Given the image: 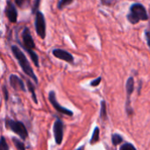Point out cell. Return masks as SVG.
<instances>
[{"label":"cell","mask_w":150,"mask_h":150,"mask_svg":"<svg viewBox=\"0 0 150 150\" xmlns=\"http://www.w3.org/2000/svg\"><path fill=\"white\" fill-rule=\"evenodd\" d=\"M0 150H9V146L5 137H1L0 139Z\"/></svg>","instance_id":"obj_19"},{"label":"cell","mask_w":150,"mask_h":150,"mask_svg":"<svg viewBox=\"0 0 150 150\" xmlns=\"http://www.w3.org/2000/svg\"><path fill=\"white\" fill-rule=\"evenodd\" d=\"M9 81H10V85L12 86V88L13 89L21 90V91H26L23 81L19 76H17V75L12 74L9 78Z\"/></svg>","instance_id":"obj_10"},{"label":"cell","mask_w":150,"mask_h":150,"mask_svg":"<svg viewBox=\"0 0 150 150\" xmlns=\"http://www.w3.org/2000/svg\"><path fill=\"white\" fill-rule=\"evenodd\" d=\"M145 35H146V39L147 45H148V47L150 48V32L146 30V31L145 32Z\"/></svg>","instance_id":"obj_24"},{"label":"cell","mask_w":150,"mask_h":150,"mask_svg":"<svg viewBox=\"0 0 150 150\" xmlns=\"http://www.w3.org/2000/svg\"><path fill=\"white\" fill-rule=\"evenodd\" d=\"M102 5L103 6H112V4L114 3V0H100Z\"/></svg>","instance_id":"obj_22"},{"label":"cell","mask_w":150,"mask_h":150,"mask_svg":"<svg viewBox=\"0 0 150 150\" xmlns=\"http://www.w3.org/2000/svg\"><path fill=\"white\" fill-rule=\"evenodd\" d=\"M100 117L103 119H105L107 117V111H106V103L105 101L101 102V111H100Z\"/></svg>","instance_id":"obj_16"},{"label":"cell","mask_w":150,"mask_h":150,"mask_svg":"<svg viewBox=\"0 0 150 150\" xmlns=\"http://www.w3.org/2000/svg\"><path fill=\"white\" fill-rule=\"evenodd\" d=\"M49 100L50 102V103L52 104V106L55 108L56 110H57L58 112L62 113V114H64V115H67V116H72L73 115V112L63 106H61L58 103H57V100L56 98V94L54 91H50V94H49Z\"/></svg>","instance_id":"obj_7"},{"label":"cell","mask_w":150,"mask_h":150,"mask_svg":"<svg viewBox=\"0 0 150 150\" xmlns=\"http://www.w3.org/2000/svg\"><path fill=\"white\" fill-rule=\"evenodd\" d=\"M31 0H14L15 4L21 9H27L30 6Z\"/></svg>","instance_id":"obj_12"},{"label":"cell","mask_w":150,"mask_h":150,"mask_svg":"<svg viewBox=\"0 0 150 150\" xmlns=\"http://www.w3.org/2000/svg\"><path fill=\"white\" fill-rule=\"evenodd\" d=\"M27 84H28V90L30 91V93H31V95H32V98H33V100H34V102L37 104V97H36V96H35V86L31 83V81H27Z\"/></svg>","instance_id":"obj_14"},{"label":"cell","mask_w":150,"mask_h":150,"mask_svg":"<svg viewBox=\"0 0 150 150\" xmlns=\"http://www.w3.org/2000/svg\"><path fill=\"white\" fill-rule=\"evenodd\" d=\"M99 135H100V130H99L98 127H96L95 130H94V132H93V135H92V138L90 139V143L91 144L96 143L99 140V139H100V136Z\"/></svg>","instance_id":"obj_13"},{"label":"cell","mask_w":150,"mask_h":150,"mask_svg":"<svg viewBox=\"0 0 150 150\" xmlns=\"http://www.w3.org/2000/svg\"><path fill=\"white\" fill-rule=\"evenodd\" d=\"M74 0H60L57 4V8L59 10H62L64 9V7H66L67 6H69L71 3H72Z\"/></svg>","instance_id":"obj_15"},{"label":"cell","mask_w":150,"mask_h":150,"mask_svg":"<svg viewBox=\"0 0 150 150\" xmlns=\"http://www.w3.org/2000/svg\"><path fill=\"white\" fill-rule=\"evenodd\" d=\"M13 141L15 146L17 147V149H19V150H25L26 149V146H25L24 142L21 141L20 139H18L16 138H13Z\"/></svg>","instance_id":"obj_17"},{"label":"cell","mask_w":150,"mask_h":150,"mask_svg":"<svg viewBox=\"0 0 150 150\" xmlns=\"http://www.w3.org/2000/svg\"><path fill=\"white\" fill-rule=\"evenodd\" d=\"M35 31L42 39H45L46 37V21L44 15L42 12L38 11L35 13Z\"/></svg>","instance_id":"obj_5"},{"label":"cell","mask_w":150,"mask_h":150,"mask_svg":"<svg viewBox=\"0 0 150 150\" xmlns=\"http://www.w3.org/2000/svg\"><path fill=\"white\" fill-rule=\"evenodd\" d=\"M78 150H84V146H81Z\"/></svg>","instance_id":"obj_26"},{"label":"cell","mask_w":150,"mask_h":150,"mask_svg":"<svg viewBox=\"0 0 150 150\" xmlns=\"http://www.w3.org/2000/svg\"><path fill=\"white\" fill-rule=\"evenodd\" d=\"M125 89H126V93H127V104H126V110L129 113V115L132 112V109L130 107V96L132 94L133 89H134V80L132 77H130L127 81H126V85H125Z\"/></svg>","instance_id":"obj_11"},{"label":"cell","mask_w":150,"mask_h":150,"mask_svg":"<svg viewBox=\"0 0 150 150\" xmlns=\"http://www.w3.org/2000/svg\"><path fill=\"white\" fill-rule=\"evenodd\" d=\"M101 81H102V78H101V77H98L97 79H96L95 81H93L90 83V85H91L92 87H97V86L100 84Z\"/></svg>","instance_id":"obj_23"},{"label":"cell","mask_w":150,"mask_h":150,"mask_svg":"<svg viewBox=\"0 0 150 150\" xmlns=\"http://www.w3.org/2000/svg\"><path fill=\"white\" fill-rule=\"evenodd\" d=\"M53 132H54V138L55 141L57 145H60L63 140V135H64V124L60 119H57L54 123L53 126Z\"/></svg>","instance_id":"obj_8"},{"label":"cell","mask_w":150,"mask_h":150,"mask_svg":"<svg viewBox=\"0 0 150 150\" xmlns=\"http://www.w3.org/2000/svg\"><path fill=\"white\" fill-rule=\"evenodd\" d=\"M6 15L8 19V21L12 23H16L18 19V12L16 9L15 5L11 1V0H7L6 6L5 9Z\"/></svg>","instance_id":"obj_6"},{"label":"cell","mask_w":150,"mask_h":150,"mask_svg":"<svg viewBox=\"0 0 150 150\" xmlns=\"http://www.w3.org/2000/svg\"><path fill=\"white\" fill-rule=\"evenodd\" d=\"M12 52H13V56L15 57V58L17 59V61L19 62L21 67L23 70V71L28 75L29 78H32L35 81V82L37 84L38 83L37 77H36V75L35 74V72H34V71H33V69H32V67H31V65H30L27 57L25 56V54L16 45H13L12 46Z\"/></svg>","instance_id":"obj_1"},{"label":"cell","mask_w":150,"mask_h":150,"mask_svg":"<svg viewBox=\"0 0 150 150\" xmlns=\"http://www.w3.org/2000/svg\"><path fill=\"white\" fill-rule=\"evenodd\" d=\"M119 150H136L135 146L131 143H125L121 146Z\"/></svg>","instance_id":"obj_20"},{"label":"cell","mask_w":150,"mask_h":150,"mask_svg":"<svg viewBox=\"0 0 150 150\" xmlns=\"http://www.w3.org/2000/svg\"><path fill=\"white\" fill-rule=\"evenodd\" d=\"M42 0H35V3L33 6V13L35 14V13H37L39 11V7H40V4H41Z\"/></svg>","instance_id":"obj_21"},{"label":"cell","mask_w":150,"mask_h":150,"mask_svg":"<svg viewBox=\"0 0 150 150\" xmlns=\"http://www.w3.org/2000/svg\"><path fill=\"white\" fill-rule=\"evenodd\" d=\"M52 54L54 57H56L58 59L64 60L67 63H72L73 62V57L71 54L67 52L66 50H61V49H55L52 50Z\"/></svg>","instance_id":"obj_9"},{"label":"cell","mask_w":150,"mask_h":150,"mask_svg":"<svg viewBox=\"0 0 150 150\" xmlns=\"http://www.w3.org/2000/svg\"><path fill=\"white\" fill-rule=\"evenodd\" d=\"M4 91H5V96H6V100L8 99V96H7V91H6V87H4Z\"/></svg>","instance_id":"obj_25"},{"label":"cell","mask_w":150,"mask_h":150,"mask_svg":"<svg viewBox=\"0 0 150 150\" xmlns=\"http://www.w3.org/2000/svg\"><path fill=\"white\" fill-rule=\"evenodd\" d=\"M127 21L135 25L139 21H146L148 20V14L145 6L140 3H134L130 6L129 13L126 16Z\"/></svg>","instance_id":"obj_2"},{"label":"cell","mask_w":150,"mask_h":150,"mask_svg":"<svg viewBox=\"0 0 150 150\" xmlns=\"http://www.w3.org/2000/svg\"><path fill=\"white\" fill-rule=\"evenodd\" d=\"M6 125L7 128H9L13 132L18 134L22 139H26L28 138V130H27V128H26V126L24 125L23 123L19 122V121L7 119L6 121Z\"/></svg>","instance_id":"obj_4"},{"label":"cell","mask_w":150,"mask_h":150,"mask_svg":"<svg viewBox=\"0 0 150 150\" xmlns=\"http://www.w3.org/2000/svg\"><path fill=\"white\" fill-rule=\"evenodd\" d=\"M22 42H23V48L27 50V52L29 54L32 61L34 62L35 65L36 67H39V59L37 54L33 50L35 48V42L33 40V37L31 35L30 30L28 28H24L22 31Z\"/></svg>","instance_id":"obj_3"},{"label":"cell","mask_w":150,"mask_h":150,"mask_svg":"<svg viewBox=\"0 0 150 150\" xmlns=\"http://www.w3.org/2000/svg\"><path fill=\"white\" fill-rule=\"evenodd\" d=\"M111 139H112V144L114 146H117L118 144H120L122 141H123V138L119 135V134H117V133H114L111 137Z\"/></svg>","instance_id":"obj_18"}]
</instances>
